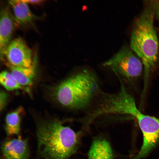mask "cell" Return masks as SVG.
<instances>
[{"mask_svg":"<svg viewBox=\"0 0 159 159\" xmlns=\"http://www.w3.org/2000/svg\"><path fill=\"white\" fill-rule=\"evenodd\" d=\"M0 82L1 85L8 91L22 90L29 92V89L21 86L11 73L7 71L1 73Z\"/></svg>","mask_w":159,"mask_h":159,"instance_id":"4fadbf2b","label":"cell"},{"mask_svg":"<svg viewBox=\"0 0 159 159\" xmlns=\"http://www.w3.org/2000/svg\"><path fill=\"white\" fill-rule=\"evenodd\" d=\"M95 76L84 69L66 79L54 89L52 95L61 105L73 110L87 107L98 90Z\"/></svg>","mask_w":159,"mask_h":159,"instance_id":"7a4b0ae2","label":"cell"},{"mask_svg":"<svg viewBox=\"0 0 159 159\" xmlns=\"http://www.w3.org/2000/svg\"><path fill=\"white\" fill-rule=\"evenodd\" d=\"M138 124L143 135V143L138 153L132 159L144 158L159 140V119L148 115Z\"/></svg>","mask_w":159,"mask_h":159,"instance_id":"8992f818","label":"cell"},{"mask_svg":"<svg viewBox=\"0 0 159 159\" xmlns=\"http://www.w3.org/2000/svg\"><path fill=\"white\" fill-rule=\"evenodd\" d=\"M154 15L153 11L150 9L144 11L136 20L130 38V48L140 59L144 66L146 85L158 55L159 43L154 25Z\"/></svg>","mask_w":159,"mask_h":159,"instance_id":"3957f363","label":"cell"},{"mask_svg":"<svg viewBox=\"0 0 159 159\" xmlns=\"http://www.w3.org/2000/svg\"><path fill=\"white\" fill-rule=\"evenodd\" d=\"M113 152L109 142L98 138L92 142L88 153V159H112Z\"/></svg>","mask_w":159,"mask_h":159,"instance_id":"30bf717a","label":"cell"},{"mask_svg":"<svg viewBox=\"0 0 159 159\" xmlns=\"http://www.w3.org/2000/svg\"><path fill=\"white\" fill-rule=\"evenodd\" d=\"M10 70L11 74L19 83L23 87L29 89L33 84L36 73L37 62L29 68L14 67L5 63Z\"/></svg>","mask_w":159,"mask_h":159,"instance_id":"8fae6325","label":"cell"},{"mask_svg":"<svg viewBox=\"0 0 159 159\" xmlns=\"http://www.w3.org/2000/svg\"><path fill=\"white\" fill-rule=\"evenodd\" d=\"M5 159H29V150L27 141L18 138L5 141L1 147Z\"/></svg>","mask_w":159,"mask_h":159,"instance_id":"ba28073f","label":"cell"},{"mask_svg":"<svg viewBox=\"0 0 159 159\" xmlns=\"http://www.w3.org/2000/svg\"><path fill=\"white\" fill-rule=\"evenodd\" d=\"M24 112L23 108L20 106L6 115L4 128L7 135L19 134L20 130L21 116Z\"/></svg>","mask_w":159,"mask_h":159,"instance_id":"7c38bea8","label":"cell"},{"mask_svg":"<svg viewBox=\"0 0 159 159\" xmlns=\"http://www.w3.org/2000/svg\"><path fill=\"white\" fill-rule=\"evenodd\" d=\"M24 1L28 4H38L44 1L42 0H24Z\"/></svg>","mask_w":159,"mask_h":159,"instance_id":"9a60e30c","label":"cell"},{"mask_svg":"<svg viewBox=\"0 0 159 159\" xmlns=\"http://www.w3.org/2000/svg\"><path fill=\"white\" fill-rule=\"evenodd\" d=\"M36 133L38 153L45 159H68L78 148V134L59 120L39 122Z\"/></svg>","mask_w":159,"mask_h":159,"instance_id":"6da1fadb","label":"cell"},{"mask_svg":"<svg viewBox=\"0 0 159 159\" xmlns=\"http://www.w3.org/2000/svg\"><path fill=\"white\" fill-rule=\"evenodd\" d=\"M8 2L12 7L17 24L26 25L31 23L37 17L30 10L28 4L24 0H9Z\"/></svg>","mask_w":159,"mask_h":159,"instance_id":"9c48e42d","label":"cell"},{"mask_svg":"<svg viewBox=\"0 0 159 159\" xmlns=\"http://www.w3.org/2000/svg\"><path fill=\"white\" fill-rule=\"evenodd\" d=\"M5 57L7 61L5 63L20 67H30L37 61L36 55L32 57V50L20 37L10 42L5 52Z\"/></svg>","mask_w":159,"mask_h":159,"instance_id":"5b68a950","label":"cell"},{"mask_svg":"<svg viewBox=\"0 0 159 159\" xmlns=\"http://www.w3.org/2000/svg\"><path fill=\"white\" fill-rule=\"evenodd\" d=\"M16 24L9 8L6 7L2 9L0 13V57L3 61L5 52Z\"/></svg>","mask_w":159,"mask_h":159,"instance_id":"52a82bcc","label":"cell"},{"mask_svg":"<svg viewBox=\"0 0 159 159\" xmlns=\"http://www.w3.org/2000/svg\"><path fill=\"white\" fill-rule=\"evenodd\" d=\"M103 64L129 82L138 78L143 70V64L140 60L130 48L125 45Z\"/></svg>","mask_w":159,"mask_h":159,"instance_id":"277c9868","label":"cell"},{"mask_svg":"<svg viewBox=\"0 0 159 159\" xmlns=\"http://www.w3.org/2000/svg\"><path fill=\"white\" fill-rule=\"evenodd\" d=\"M158 16H159V10L158 11Z\"/></svg>","mask_w":159,"mask_h":159,"instance_id":"2e32d148","label":"cell"},{"mask_svg":"<svg viewBox=\"0 0 159 159\" xmlns=\"http://www.w3.org/2000/svg\"><path fill=\"white\" fill-rule=\"evenodd\" d=\"M7 95L4 92L1 91L0 94V108L1 111L4 108L6 104L7 100Z\"/></svg>","mask_w":159,"mask_h":159,"instance_id":"5bb4252c","label":"cell"}]
</instances>
